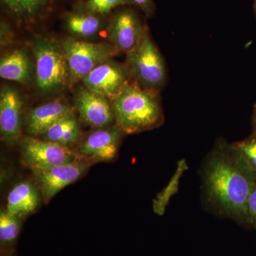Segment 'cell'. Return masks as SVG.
<instances>
[{"mask_svg": "<svg viewBox=\"0 0 256 256\" xmlns=\"http://www.w3.org/2000/svg\"><path fill=\"white\" fill-rule=\"evenodd\" d=\"M256 172L233 144L220 140L204 166V188L208 202L220 213L246 224H252L248 200Z\"/></svg>", "mask_w": 256, "mask_h": 256, "instance_id": "1", "label": "cell"}, {"mask_svg": "<svg viewBox=\"0 0 256 256\" xmlns=\"http://www.w3.org/2000/svg\"><path fill=\"white\" fill-rule=\"evenodd\" d=\"M116 124L124 133L133 134L150 130L164 122L156 92L136 84H128L112 102Z\"/></svg>", "mask_w": 256, "mask_h": 256, "instance_id": "2", "label": "cell"}, {"mask_svg": "<svg viewBox=\"0 0 256 256\" xmlns=\"http://www.w3.org/2000/svg\"><path fill=\"white\" fill-rule=\"evenodd\" d=\"M127 55L128 68L140 86L156 92L164 85L166 80L164 60L146 32L137 46Z\"/></svg>", "mask_w": 256, "mask_h": 256, "instance_id": "3", "label": "cell"}, {"mask_svg": "<svg viewBox=\"0 0 256 256\" xmlns=\"http://www.w3.org/2000/svg\"><path fill=\"white\" fill-rule=\"evenodd\" d=\"M33 50L37 86L42 92H54L66 86L70 72L62 47L47 38H40L35 42Z\"/></svg>", "mask_w": 256, "mask_h": 256, "instance_id": "4", "label": "cell"}, {"mask_svg": "<svg viewBox=\"0 0 256 256\" xmlns=\"http://www.w3.org/2000/svg\"><path fill=\"white\" fill-rule=\"evenodd\" d=\"M62 47L68 62L70 80L74 82L82 80L96 67L119 53L112 44L90 43L74 38L64 40Z\"/></svg>", "mask_w": 256, "mask_h": 256, "instance_id": "5", "label": "cell"}, {"mask_svg": "<svg viewBox=\"0 0 256 256\" xmlns=\"http://www.w3.org/2000/svg\"><path fill=\"white\" fill-rule=\"evenodd\" d=\"M22 161L32 171L72 162L77 158L70 148L36 137H26L21 142Z\"/></svg>", "mask_w": 256, "mask_h": 256, "instance_id": "6", "label": "cell"}, {"mask_svg": "<svg viewBox=\"0 0 256 256\" xmlns=\"http://www.w3.org/2000/svg\"><path fill=\"white\" fill-rule=\"evenodd\" d=\"M124 133L117 124L97 128L79 144L77 151H75L77 158L90 165L112 161L118 152Z\"/></svg>", "mask_w": 256, "mask_h": 256, "instance_id": "7", "label": "cell"}, {"mask_svg": "<svg viewBox=\"0 0 256 256\" xmlns=\"http://www.w3.org/2000/svg\"><path fill=\"white\" fill-rule=\"evenodd\" d=\"M90 166L87 162L77 159L72 162L32 172L44 200L48 203L64 188L85 174Z\"/></svg>", "mask_w": 256, "mask_h": 256, "instance_id": "8", "label": "cell"}, {"mask_svg": "<svg viewBox=\"0 0 256 256\" xmlns=\"http://www.w3.org/2000/svg\"><path fill=\"white\" fill-rule=\"evenodd\" d=\"M130 76L127 66L109 60L94 68L82 82L87 88L114 100L129 84Z\"/></svg>", "mask_w": 256, "mask_h": 256, "instance_id": "9", "label": "cell"}, {"mask_svg": "<svg viewBox=\"0 0 256 256\" xmlns=\"http://www.w3.org/2000/svg\"><path fill=\"white\" fill-rule=\"evenodd\" d=\"M80 120L94 128L107 127L114 120L112 105L107 98L87 88H80L76 97Z\"/></svg>", "mask_w": 256, "mask_h": 256, "instance_id": "10", "label": "cell"}, {"mask_svg": "<svg viewBox=\"0 0 256 256\" xmlns=\"http://www.w3.org/2000/svg\"><path fill=\"white\" fill-rule=\"evenodd\" d=\"M23 101L16 89L5 86L0 95V133L3 140L14 142L20 137L22 126Z\"/></svg>", "mask_w": 256, "mask_h": 256, "instance_id": "11", "label": "cell"}, {"mask_svg": "<svg viewBox=\"0 0 256 256\" xmlns=\"http://www.w3.org/2000/svg\"><path fill=\"white\" fill-rule=\"evenodd\" d=\"M146 32L137 15L126 10L114 16L109 36L119 52L128 54L137 46Z\"/></svg>", "mask_w": 256, "mask_h": 256, "instance_id": "12", "label": "cell"}, {"mask_svg": "<svg viewBox=\"0 0 256 256\" xmlns=\"http://www.w3.org/2000/svg\"><path fill=\"white\" fill-rule=\"evenodd\" d=\"M72 112L64 101H52L37 106L30 110L25 118L26 132L32 137H41L52 124Z\"/></svg>", "mask_w": 256, "mask_h": 256, "instance_id": "13", "label": "cell"}, {"mask_svg": "<svg viewBox=\"0 0 256 256\" xmlns=\"http://www.w3.org/2000/svg\"><path fill=\"white\" fill-rule=\"evenodd\" d=\"M41 192L34 184L25 181L12 188L6 198V210L16 216H26L33 213L40 204Z\"/></svg>", "mask_w": 256, "mask_h": 256, "instance_id": "14", "label": "cell"}, {"mask_svg": "<svg viewBox=\"0 0 256 256\" xmlns=\"http://www.w3.org/2000/svg\"><path fill=\"white\" fill-rule=\"evenodd\" d=\"M0 76L6 80L28 84L32 79V66L28 54L22 50H16L2 57Z\"/></svg>", "mask_w": 256, "mask_h": 256, "instance_id": "15", "label": "cell"}, {"mask_svg": "<svg viewBox=\"0 0 256 256\" xmlns=\"http://www.w3.org/2000/svg\"><path fill=\"white\" fill-rule=\"evenodd\" d=\"M41 138L70 148L76 144L80 139V128L74 112L52 124Z\"/></svg>", "mask_w": 256, "mask_h": 256, "instance_id": "16", "label": "cell"}, {"mask_svg": "<svg viewBox=\"0 0 256 256\" xmlns=\"http://www.w3.org/2000/svg\"><path fill=\"white\" fill-rule=\"evenodd\" d=\"M66 25L74 34L85 38L97 34L102 26V21L95 15L80 13L69 15Z\"/></svg>", "mask_w": 256, "mask_h": 256, "instance_id": "17", "label": "cell"}, {"mask_svg": "<svg viewBox=\"0 0 256 256\" xmlns=\"http://www.w3.org/2000/svg\"><path fill=\"white\" fill-rule=\"evenodd\" d=\"M8 210L0 212V242L1 246H9L18 238L21 228V220Z\"/></svg>", "mask_w": 256, "mask_h": 256, "instance_id": "18", "label": "cell"}, {"mask_svg": "<svg viewBox=\"0 0 256 256\" xmlns=\"http://www.w3.org/2000/svg\"><path fill=\"white\" fill-rule=\"evenodd\" d=\"M5 6L18 16L28 18L37 14L46 6L48 0H2Z\"/></svg>", "mask_w": 256, "mask_h": 256, "instance_id": "19", "label": "cell"}, {"mask_svg": "<svg viewBox=\"0 0 256 256\" xmlns=\"http://www.w3.org/2000/svg\"><path fill=\"white\" fill-rule=\"evenodd\" d=\"M234 148L256 172V132L244 140L233 143Z\"/></svg>", "mask_w": 256, "mask_h": 256, "instance_id": "20", "label": "cell"}, {"mask_svg": "<svg viewBox=\"0 0 256 256\" xmlns=\"http://www.w3.org/2000/svg\"><path fill=\"white\" fill-rule=\"evenodd\" d=\"M130 2V0H88L86 6L90 12L106 14L116 6Z\"/></svg>", "mask_w": 256, "mask_h": 256, "instance_id": "21", "label": "cell"}, {"mask_svg": "<svg viewBox=\"0 0 256 256\" xmlns=\"http://www.w3.org/2000/svg\"><path fill=\"white\" fill-rule=\"evenodd\" d=\"M248 212L252 223L256 230V181L248 200Z\"/></svg>", "mask_w": 256, "mask_h": 256, "instance_id": "22", "label": "cell"}, {"mask_svg": "<svg viewBox=\"0 0 256 256\" xmlns=\"http://www.w3.org/2000/svg\"><path fill=\"white\" fill-rule=\"evenodd\" d=\"M130 1L139 6L146 14H150L152 10V0H130Z\"/></svg>", "mask_w": 256, "mask_h": 256, "instance_id": "23", "label": "cell"}, {"mask_svg": "<svg viewBox=\"0 0 256 256\" xmlns=\"http://www.w3.org/2000/svg\"><path fill=\"white\" fill-rule=\"evenodd\" d=\"M252 126H254V132H256V110L254 111V118H252Z\"/></svg>", "mask_w": 256, "mask_h": 256, "instance_id": "24", "label": "cell"}, {"mask_svg": "<svg viewBox=\"0 0 256 256\" xmlns=\"http://www.w3.org/2000/svg\"><path fill=\"white\" fill-rule=\"evenodd\" d=\"M254 12H255L256 18V0H254Z\"/></svg>", "mask_w": 256, "mask_h": 256, "instance_id": "25", "label": "cell"}, {"mask_svg": "<svg viewBox=\"0 0 256 256\" xmlns=\"http://www.w3.org/2000/svg\"><path fill=\"white\" fill-rule=\"evenodd\" d=\"M255 110H256V104L255 105Z\"/></svg>", "mask_w": 256, "mask_h": 256, "instance_id": "26", "label": "cell"}]
</instances>
